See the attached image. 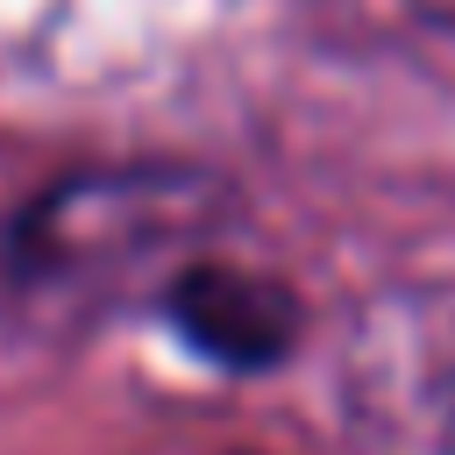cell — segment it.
<instances>
[{
    "label": "cell",
    "mask_w": 455,
    "mask_h": 455,
    "mask_svg": "<svg viewBox=\"0 0 455 455\" xmlns=\"http://www.w3.org/2000/svg\"><path fill=\"white\" fill-rule=\"evenodd\" d=\"M156 313L199 363L235 370V377L277 370L306 327V306L284 277L235 263V256H206V249L156 284Z\"/></svg>",
    "instance_id": "3957f363"
},
{
    "label": "cell",
    "mask_w": 455,
    "mask_h": 455,
    "mask_svg": "<svg viewBox=\"0 0 455 455\" xmlns=\"http://www.w3.org/2000/svg\"><path fill=\"white\" fill-rule=\"evenodd\" d=\"M235 213V192L185 164H92L36 192L7 242L0 277L21 306L71 320L100 313L121 291H149L192 263Z\"/></svg>",
    "instance_id": "6da1fadb"
},
{
    "label": "cell",
    "mask_w": 455,
    "mask_h": 455,
    "mask_svg": "<svg viewBox=\"0 0 455 455\" xmlns=\"http://www.w3.org/2000/svg\"><path fill=\"white\" fill-rule=\"evenodd\" d=\"M348 412L384 455H455V284H405L363 306Z\"/></svg>",
    "instance_id": "7a4b0ae2"
},
{
    "label": "cell",
    "mask_w": 455,
    "mask_h": 455,
    "mask_svg": "<svg viewBox=\"0 0 455 455\" xmlns=\"http://www.w3.org/2000/svg\"><path fill=\"white\" fill-rule=\"evenodd\" d=\"M405 7H412V21H419V28H434V36L455 50V0H405Z\"/></svg>",
    "instance_id": "277c9868"
}]
</instances>
